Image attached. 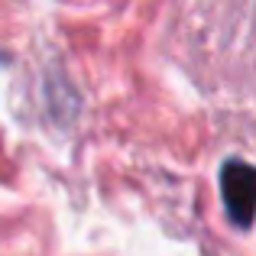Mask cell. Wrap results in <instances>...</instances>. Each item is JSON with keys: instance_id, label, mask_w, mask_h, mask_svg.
Segmentation results:
<instances>
[{"instance_id": "6da1fadb", "label": "cell", "mask_w": 256, "mask_h": 256, "mask_svg": "<svg viewBox=\"0 0 256 256\" xmlns=\"http://www.w3.org/2000/svg\"><path fill=\"white\" fill-rule=\"evenodd\" d=\"M220 198H224L227 218L246 230L253 224V204H256V172L244 159H227L220 166Z\"/></svg>"}]
</instances>
